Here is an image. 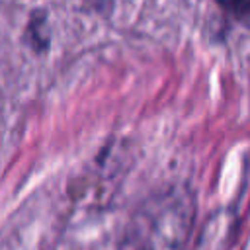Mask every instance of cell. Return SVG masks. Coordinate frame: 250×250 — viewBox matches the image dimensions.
I'll use <instances>...</instances> for the list:
<instances>
[{
  "instance_id": "obj_2",
  "label": "cell",
  "mask_w": 250,
  "mask_h": 250,
  "mask_svg": "<svg viewBox=\"0 0 250 250\" xmlns=\"http://www.w3.org/2000/svg\"><path fill=\"white\" fill-rule=\"evenodd\" d=\"M215 2L236 18H250V0H215Z\"/></svg>"
},
{
  "instance_id": "obj_1",
  "label": "cell",
  "mask_w": 250,
  "mask_h": 250,
  "mask_svg": "<svg viewBox=\"0 0 250 250\" xmlns=\"http://www.w3.org/2000/svg\"><path fill=\"white\" fill-rule=\"evenodd\" d=\"M27 35L31 37V41L35 43V47H43L47 43V33H45V20H43V14H33V20L29 21V27H27Z\"/></svg>"
},
{
  "instance_id": "obj_3",
  "label": "cell",
  "mask_w": 250,
  "mask_h": 250,
  "mask_svg": "<svg viewBox=\"0 0 250 250\" xmlns=\"http://www.w3.org/2000/svg\"><path fill=\"white\" fill-rule=\"evenodd\" d=\"M139 250H152L150 246H143V248H139Z\"/></svg>"
}]
</instances>
